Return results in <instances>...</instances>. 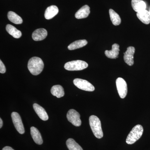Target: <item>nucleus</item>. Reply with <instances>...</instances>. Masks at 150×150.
<instances>
[{
	"instance_id": "obj_1",
	"label": "nucleus",
	"mask_w": 150,
	"mask_h": 150,
	"mask_svg": "<svg viewBox=\"0 0 150 150\" xmlns=\"http://www.w3.org/2000/svg\"><path fill=\"white\" fill-rule=\"evenodd\" d=\"M44 64L42 59L39 57H33L28 61V68L29 71L34 76L39 75L43 71Z\"/></svg>"
},
{
	"instance_id": "obj_2",
	"label": "nucleus",
	"mask_w": 150,
	"mask_h": 150,
	"mask_svg": "<svg viewBox=\"0 0 150 150\" xmlns=\"http://www.w3.org/2000/svg\"><path fill=\"white\" fill-rule=\"evenodd\" d=\"M89 124L93 133L98 139H101L103 136L101 122L96 115H91L89 119Z\"/></svg>"
},
{
	"instance_id": "obj_3",
	"label": "nucleus",
	"mask_w": 150,
	"mask_h": 150,
	"mask_svg": "<svg viewBox=\"0 0 150 150\" xmlns=\"http://www.w3.org/2000/svg\"><path fill=\"white\" fill-rule=\"evenodd\" d=\"M144 132V129L142 125H137L134 126L128 135L126 142L128 144H133L139 139Z\"/></svg>"
},
{
	"instance_id": "obj_4",
	"label": "nucleus",
	"mask_w": 150,
	"mask_h": 150,
	"mask_svg": "<svg viewBox=\"0 0 150 150\" xmlns=\"http://www.w3.org/2000/svg\"><path fill=\"white\" fill-rule=\"evenodd\" d=\"M88 67V64L84 61L76 60L68 62L65 64L64 68L68 71H81Z\"/></svg>"
},
{
	"instance_id": "obj_5",
	"label": "nucleus",
	"mask_w": 150,
	"mask_h": 150,
	"mask_svg": "<svg viewBox=\"0 0 150 150\" xmlns=\"http://www.w3.org/2000/svg\"><path fill=\"white\" fill-rule=\"evenodd\" d=\"M73 83L77 87L82 90L91 92L94 91L95 88L94 86L85 80L76 79L73 81Z\"/></svg>"
},
{
	"instance_id": "obj_6",
	"label": "nucleus",
	"mask_w": 150,
	"mask_h": 150,
	"mask_svg": "<svg viewBox=\"0 0 150 150\" xmlns=\"http://www.w3.org/2000/svg\"><path fill=\"white\" fill-rule=\"evenodd\" d=\"M116 85L119 96L121 98H125L128 92L127 85L126 81L123 78H118L116 80Z\"/></svg>"
},
{
	"instance_id": "obj_7",
	"label": "nucleus",
	"mask_w": 150,
	"mask_h": 150,
	"mask_svg": "<svg viewBox=\"0 0 150 150\" xmlns=\"http://www.w3.org/2000/svg\"><path fill=\"white\" fill-rule=\"evenodd\" d=\"M68 121L76 126H80L81 124L79 113L74 109H70L67 114Z\"/></svg>"
},
{
	"instance_id": "obj_8",
	"label": "nucleus",
	"mask_w": 150,
	"mask_h": 150,
	"mask_svg": "<svg viewBox=\"0 0 150 150\" xmlns=\"http://www.w3.org/2000/svg\"><path fill=\"white\" fill-rule=\"evenodd\" d=\"M11 118L15 127L18 132L21 134H24V126L19 114L17 112H13L11 113Z\"/></svg>"
},
{
	"instance_id": "obj_9",
	"label": "nucleus",
	"mask_w": 150,
	"mask_h": 150,
	"mask_svg": "<svg viewBox=\"0 0 150 150\" xmlns=\"http://www.w3.org/2000/svg\"><path fill=\"white\" fill-rule=\"evenodd\" d=\"M135 52V48L133 46H130L127 48V51L124 53V62L129 66H132L134 65V55Z\"/></svg>"
},
{
	"instance_id": "obj_10",
	"label": "nucleus",
	"mask_w": 150,
	"mask_h": 150,
	"mask_svg": "<svg viewBox=\"0 0 150 150\" xmlns=\"http://www.w3.org/2000/svg\"><path fill=\"white\" fill-rule=\"evenodd\" d=\"M119 45L117 43H114L112 45V49L110 51L106 50L105 54L108 58L111 59H115L118 58L119 54Z\"/></svg>"
},
{
	"instance_id": "obj_11",
	"label": "nucleus",
	"mask_w": 150,
	"mask_h": 150,
	"mask_svg": "<svg viewBox=\"0 0 150 150\" xmlns=\"http://www.w3.org/2000/svg\"><path fill=\"white\" fill-rule=\"evenodd\" d=\"M47 30L44 28L36 29L32 34V38L35 41H40L44 40L47 36Z\"/></svg>"
},
{
	"instance_id": "obj_12",
	"label": "nucleus",
	"mask_w": 150,
	"mask_h": 150,
	"mask_svg": "<svg viewBox=\"0 0 150 150\" xmlns=\"http://www.w3.org/2000/svg\"><path fill=\"white\" fill-rule=\"evenodd\" d=\"M33 108L38 115L41 120L44 121L48 120L49 118L48 114L44 108L37 103L33 104Z\"/></svg>"
},
{
	"instance_id": "obj_13",
	"label": "nucleus",
	"mask_w": 150,
	"mask_h": 150,
	"mask_svg": "<svg viewBox=\"0 0 150 150\" xmlns=\"http://www.w3.org/2000/svg\"><path fill=\"white\" fill-rule=\"evenodd\" d=\"M131 6L133 9L137 13L145 10L146 8V3L142 0H132Z\"/></svg>"
},
{
	"instance_id": "obj_14",
	"label": "nucleus",
	"mask_w": 150,
	"mask_h": 150,
	"mask_svg": "<svg viewBox=\"0 0 150 150\" xmlns=\"http://www.w3.org/2000/svg\"><path fill=\"white\" fill-rule=\"evenodd\" d=\"M89 7L88 5H85L81 8L75 14V17L77 19L86 18L90 13Z\"/></svg>"
},
{
	"instance_id": "obj_15",
	"label": "nucleus",
	"mask_w": 150,
	"mask_h": 150,
	"mask_svg": "<svg viewBox=\"0 0 150 150\" xmlns=\"http://www.w3.org/2000/svg\"><path fill=\"white\" fill-rule=\"evenodd\" d=\"M30 134L34 142L38 145H41L43 143L42 137L40 132L35 127L30 128Z\"/></svg>"
},
{
	"instance_id": "obj_16",
	"label": "nucleus",
	"mask_w": 150,
	"mask_h": 150,
	"mask_svg": "<svg viewBox=\"0 0 150 150\" xmlns=\"http://www.w3.org/2000/svg\"><path fill=\"white\" fill-rule=\"evenodd\" d=\"M59 8L56 6H51L46 9L44 16L46 19L50 20L56 16L59 13Z\"/></svg>"
},
{
	"instance_id": "obj_17",
	"label": "nucleus",
	"mask_w": 150,
	"mask_h": 150,
	"mask_svg": "<svg viewBox=\"0 0 150 150\" xmlns=\"http://www.w3.org/2000/svg\"><path fill=\"white\" fill-rule=\"evenodd\" d=\"M137 15L138 18L145 24L150 23V13L149 11L145 10L137 12Z\"/></svg>"
},
{
	"instance_id": "obj_18",
	"label": "nucleus",
	"mask_w": 150,
	"mask_h": 150,
	"mask_svg": "<svg viewBox=\"0 0 150 150\" xmlns=\"http://www.w3.org/2000/svg\"><path fill=\"white\" fill-rule=\"evenodd\" d=\"M6 30L9 34H10L14 38H19L21 36V31L10 24H8L6 25Z\"/></svg>"
},
{
	"instance_id": "obj_19",
	"label": "nucleus",
	"mask_w": 150,
	"mask_h": 150,
	"mask_svg": "<svg viewBox=\"0 0 150 150\" xmlns=\"http://www.w3.org/2000/svg\"><path fill=\"white\" fill-rule=\"evenodd\" d=\"M51 93L53 96L57 97L58 98L62 97L65 94L63 87L59 85H55L52 87L51 89Z\"/></svg>"
},
{
	"instance_id": "obj_20",
	"label": "nucleus",
	"mask_w": 150,
	"mask_h": 150,
	"mask_svg": "<svg viewBox=\"0 0 150 150\" xmlns=\"http://www.w3.org/2000/svg\"><path fill=\"white\" fill-rule=\"evenodd\" d=\"M8 18L10 21L15 24H20L23 23V20L21 18L14 12H8Z\"/></svg>"
},
{
	"instance_id": "obj_21",
	"label": "nucleus",
	"mask_w": 150,
	"mask_h": 150,
	"mask_svg": "<svg viewBox=\"0 0 150 150\" xmlns=\"http://www.w3.org/2000/svg\"><path fill=\"white\" fill-rule=\"evenodd\" d=\"M88 42L86 40H76L70 44L68 46V49L69 50H74L83 47L87 44Z\"/></svg>"
},
{
	"instance_id": "obj_22",
	"label": "nucleus",
	"mask_w": 150,
	"mask_h": 150,
	"mask_svg": "<svg viewBox=\"0 0 150 150\" xmlns=\"http://www.w3.org/2000/svg\"><path fill=\"white\" fill-rule=\"evenodd\" d=\"M109 12L112 24L114 25H118L121 24V18L119 15L112 9L109 10Z\"/></svg>"
},
{
	"instance_id": "obj_23",
	"label": "nucleus",
	"mask_w": 150,
	"mask_h": 150,
	"mask_svg": "<svg viewBox=\"0 0 150 150\" xmlns=\"http://www.w3.org/2000/svg\"><path fill=\"white\" fill-rule=\"evenodd\" d=\"M66 144L69 150H83L81 147L72 139H68L66 142Z\"/></svg>"
},
{
	"instance_id": "obj_24",
	"label": "nucleus",
	"mask_w": 150,
	"mask_h": 150,
	"mask_svg": "<svg viewBox=\"0 0 150 150\" xmlns=\"http://www.w3.org/2000/svg\"><path fill=\"white\" fill-rule=\"evenodd\" d=\"M6 72L5 66L3 64L1 60L0 61V73L1 74H4Z\"/></svg>"
},
{
	"instance_id": "obj_25",
	"label": "nucleus",
	"mask_w": 150,
	"mask_h": 150,
	"mask_svg": "<svg viewBox=\"0 0 150 150\" xmlns=\"http://www.w3.org/2000/svg\"><path fill=\"white\" fill-rule=\"evenodd\" d=\"M2 150H14L10 146H6L3 148Z\"/></svg>"
},
{
	"instance_id": "obj_26",
	"label": "nucleus",
	"mask_w": 150,
	"mask_h": 150,
	"mask_svg": "<svg viewBox=\"0 0 150 150\" xmlns=\"http://www.w3.org/2000/svg\"><path fill=\"white\" fill-rule=\"evenodd\" d=\"M3 121L2 120L1 118H0V128H1L3 126Z\"/></svg>"
},
{
	"instance_id": "obj_27",
	"label": "nucleus",
	"mask_w": 150,
	"mask_h": 150,
	"mask_svg": "<svg viewBox=\"0 0 150 150\" xmlns=\"http://www.w3.org/2000/svg\"><path fill=\"white\" fill-rule=\"evenodd\" d=\"M149 12H150V11H149Z\"/></svg>"
}]
</instances>
